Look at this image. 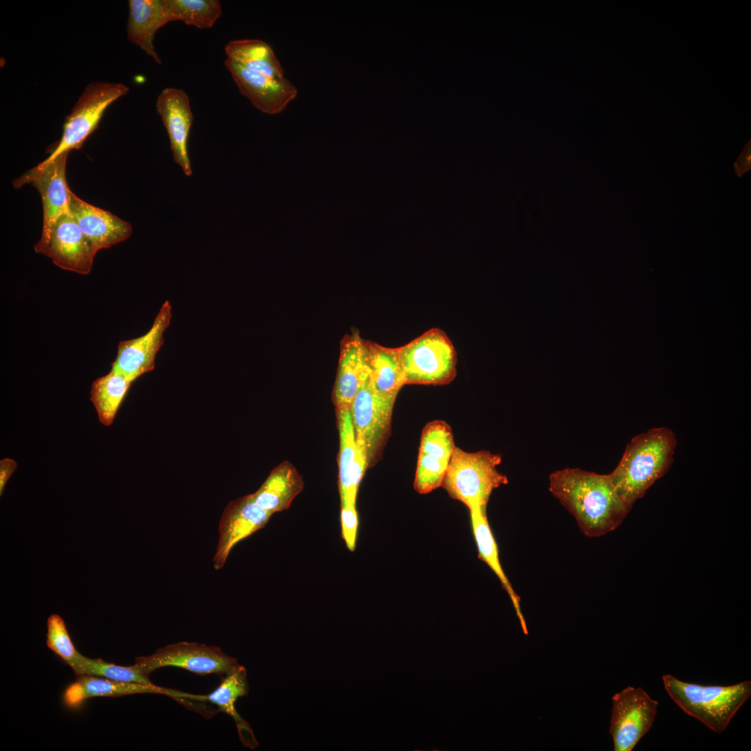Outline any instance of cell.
Returning a JSON list of instances; mask_svg holds the SVG:
<instances>
[{
  "instance_id": "cell-1",
  "label": "cell",
  "mask_w": 751,
  "mask_h": 751,
  "mask_svg": "<svg viewBox=\"0 0 751 751\" xmlns=\"http://www.w3.org/2000/svg\"><path fill=\"white\" fill-rule=\"evenodd\" d=\"M549 490L575 517L588 537L617 528L630 508L617 493L609 474L567 468L549 476Z\"/></svg>"
},
{
  "instance_id": "cell-2",
  "label": "cell",
  "mask_w": 751,
  "mask_h": 751,
  "mask_svg": "<svg viewBox=\"0 0 751 751\" xmlns=\"http://www.w3.org/2000/svg\"><path fill=\"white\" fill-rule=\"evenodd\" d=\"M676 446L674 433L665 427L651 428L628 444L618 465L609 476L630 508L666 473Z\"/></svg>"
},
{
  "instance_id": "cell-3",
  "label": "cell",
  "mask_w": 751,
  "mask_h": 751,
  "mask_svg": "<svg viewBox=\"0 0 751 751\" xmlns=\"http://www.w3.org/2000/svg\"><path fill=\"white\" fill-rule=\"evenodd\" d=\"M672 700L688 715L716 733L725 730L751 695V681L729 686H705L685 682L671 675L662 677Z\"/></svg>"
},
{
  "instance_id": "cell-4",
  "label": "cell",
  "mask_w": 751,
  "mask_h": 751,
  "mask_svg": "<svg viewBox=\"0 0 751 751\" xmlns=\"http://www.w3.org/2000/svg\"><path fill=\"white\" fill-rule=\"evenodd\" d=\"M501 462V455L488 451L470 453L455 447L442 486L469 511H486L492 491L508 482L496 469Z\"/></svg>"
},
{
  "instance_id": "cell-5",
  "label": "cell",
  "mask_w": 751,
  "mask_h": 751,
  "mask_svg": "<svg viewBox=\"0 0 751 751\" xmlns=\"http://www.w3.org/2000/svg\"><path fill=\"white\" fill-rule=\"evenodd\" d=\"M405 385H444L457 374V352L442 329L433 328L398 347Z\"/></svg>"
},
{
  "instance_id": "cell-6",
  "label": "cell",
  "mask_w": 751,
  "mask_h": 751,
  "mask_svg": "<svg viewBox=\"0 0 751 751\" xmlns=\"http://www.w3.org/2000/svg\"><path fill=\"white\" fill-rule=\"evenodd\" d=\"M396 398L376 391L369 377L351 404L356 441L368 468L378 462L389 437Z\"/></svg>"
},
{
  "instance_id": "cell-7",
  "label": "cell",
  "mask_w": 751,
  "mask_h": 751,
  "mask_svg": "<svg viewBox=\"0 0 751 751\" xmlns=\"http://www.w3.org/2000/svg\"><path fill=\"white\" fill-rule=\"evenodd\" d=\"M128 90L127 86L118 83L95 82L88 85L65 119L58 145L40 163L46 164L63 153L81 148L98 127L106 109Z\"/></svg>"
},
{
  "instance_id": "cell-8",
  "label": "cell",
  "mask_w": 751,
  "mask_h": 751,
  "mask_svg": "<svg viewBox=\"0 0 751 751\" xmlns=\"http://www.w3.org/2000/svg\"><path fill=\"white\" fill-rule=\"evenodd\" d=\"M609 733L615 751H631L652 727L658 702L641 687L628 686L612 697Z\"/></svg>"
},
{
  "instance_id": "cell-9",
  "label": "cell",
  "mask_w": 751,
  "mask_h": 751,
  "mask_svg": "<svg viewBox=\"0 0 751 751\" xmlns=\"http://www.w3.org/2000/svg\"><path fill=\"white\" fill-rule=\"evenodd\" d=\"M135 665L148 675L165 666L181 668L200 675H227L236 668L237 660L215 646L179 642L157 649L153 654L136 659Z\"/></svg>"
},
{
  "instance_id": "cell-10",
  "label": "cell",
  "mask_w": 751,
  "mask_h": 751,
  "mask_svg": "<svg viewBox=\"0 0 751 751\" xmlns=\"http://www.w3.org/2000/svg\"><path fill=\"white\" fill-rule=\"evenodd\" d=\"M68 154L69 152L63 153L46 164L39 163L13 182L15 188L31 184L40 194L43 207V225L40 239L35 245L45 243L58 220L70 212L71 191L65 177Z\"/></svg>"
},
{
  "instance_id": "cell-11",
  "label": "cell",
  "mask_w": 751,
  "mask_h": 751,
  "mask_svg": "<svg viewBox=\"0 0 751 751\" xmlns=\"http://www.w3.org/2000/svg\"><path fill=\"white\" fill-rule=\"evenodd\" d=\"M450 426L444 421L429 422L421 437L414 487L427 494L442 486L455 449Z\"/></svg>"
},
{
  "instance_id": "cell-12",
  "label": "cell",
  "mask_w": 751,
  "mask_h": 751,
  "mask_svg": "<svg viewBox=\"0 0 751 751\" xmlns=\"http://www.w3.org/2000/svg\"><path fill=\"white\" fill-rule=\"evenodd\" d=\"M34 250L50 258L59 268L81 275L91 271L98 252L70 212L58 220L48 241L43 245H34Z\"/></svg>"
},
{
  "instance_id": "cell-13",
  "label": "cell",
  "mask_w": 751,
  "mask_h": 751,
  "mask_svg": "<svg viewBox=\"0 0 751 751\" xmlns=\"http://www.w3.org/2000/svg\"><path fill=\"white\" fill-rule=\"evenodd\" d=\"M172 318V307L167 300L161 307L150 330L143 335L122 341L111 369L132 382L154 369L156 355L164 341L163 334Z\"/></svg>"
},
{
  "instance_id": "cell-14",
  "label": "cell",
  "mask_w": 751,
  "mask_h": 751,
  "mask_svg": "<svg viewBox=\"0 0 751 751\" xmlns=\"http://www.w3.org/2000/svg\"><path fill=\"white\" fill-rule=\"evenodd\" d=\"M225 65L239 92L264 113L278 114L297 97L298 89L285 77L277 79L253 72L227 58Z\"/></svg>"
},
{
  "instance_id": "cell-15",
  "label": "cell",
  "mask_w": 751,
  "mask_h": 751,
  "mask_svg": "<svg viewBox=\"0 0 751 751\" xmlns=\"http://www.w3.org/2000/svg\"><path fill=\"white\" fill-rule=\"evenodd\" d=\"M271 515L257 505L251 494L229 502L220 521L219 540L213 558L215 569H221L234 547L263 528Z\"/></svg>"
},
{
  "instance_id": "cell-16",
  "label": "cell",
  "mask_w": 751,
  "mask_h": 751,
  "mask_svg": "<svg viewBox=\"0 0 751 751\" xmlns=\"http://www.w3.org/2000/svg\"><path fill=\"white\" fill-rule=\"evenodd\" d=\"M369 375L367 340L355 330L346 334L340 343L339 364L332 391L336 410L350 409Z\"/></svg>"
},
{
  "instance_id": "cell-17",
  "label": "cell",
  "mask_w": 751,
  "mask_h": 751,
  "mask_svg": "<svg viewBox=\"0 0 751 751\" xmlns=\"http://www.w3.org/2000/svg\"><path fill=\"white\" fill-rule=\"evenodd\" d=\"M156 108L167 130L175 161L186 176H191L188 144L193 114L188 96L181 89L166 88L159 94Z\"/></svg>"
},
{
  "instance_id": "cell-18",
  "label": "cell",
  "mask_w": 751,
  "mask_h": 751,
  "mask_svg": "<svg viewBox=\"0 0 751 751\" xmlns=\"http://www.w3.org/2000/svg\"><path fill=\"white\" fill-rule=\"evenodd\" d=\"M70 211L77 225L99 251L127 240L131 225L110 211L93 206L71 191Z\"/></svg>"
},
{
  "instance_id": "cell-19",
  "label": "cell",
  "mask_w": 751,
  "mask_h": 751,
  "mask_svg": "<svg viewBox=\"0 0 751 751\" xmlns=\"http://www.w3.org/2000/svg\"><path fill=\"white\" fill-rule=\"evenodd\" d=\"M339 435L338 486L341 504L355 503L359 486L367 469L355 438L350 409L337 410Z\"/></svg>"
},
{
  "instance_id": "cell-20",
  "label": "cell",
  "mask_w": 751,
  "mask_h": 751,
  "mask_svg": "<svg viewBox=\"0 0 751 751\" xmlns=\"http://www.w3.org/2000/svg\"><path fill=\"white\" fill-rule=\"evenodd\" d=\"M138 693H157L173 698L195 699L196 695L165 688L156 685L118 681L88 675H76V679L65 691L63 701L68 707L79 706L94 697H119Z\"/></svg>"
},
{
  "instance_id": "cell-21",
  "label": "cell",
  "mask_w": 751,
  "mask_h": 751,
  "mask_svg": "<svg viewBox=\"0 0 751 751\" xmlns=\"http://www.w3.org/2000/svg\"><path fill=\"white\" fill-rule=\"evenodd\" d=\"M129 6L128 40L161 64L154 49V38L156 31L170 22L163 0H130Z\"/></svg>"
},
{
  "instance_id": "cell-22",
  "label": "cell",
  "mask_w": 751,
  "mask_h": 751,
  "mask_svg": "<svg viewBox=\"0 0 751 751\" xmlns=\"http://www.w3.org/2000/svg\"><path fill=\"white\" fill-rule=\"evenodd\" d=\"M303 487L301 475L293 465L285 461L273 469L251 495L257 505L273 515L287 510Z\"/></svg>"
},
{
  "instance_id": "cell-23",
  "label": "cell",
  "mask_w": 751,
  "mask_h": 751,
  "mask_svg": "<svg viewBox=\"0 0 751 751\" xmlns=\"http://www.w3.org/2000/svg\"><path fill=\"white\" fill-rule=\"evenodd\" d=\"M246 670L238 665L226 675L220 684L209 695H204L203 700L216 704L221 711L226 712L235 720L240 738L243 745L250 749L257 747L258 743L250 725L240 717L234 704L240 697L248 692Z\"/></svg>"
},
{
  "instance_id": "cell-24",
  "label": "cell",
  "mask_w": 751,
  "mask_h": 751,
  "mask_svg": "<svg viewBox=\"0 0 751 751\" xmlns=\"http://www.w3.org/2000/svg\"><path fill=\"white\" fill-rule=\"evenodd\" d=\"M369 379L376 391L396 397L405 385L398 348H389L367 340Z\"/></svg>"
},
{
  "instance_id": "cell-25",
  "label": "cell",
  "mask_w": 751,
  "mask_h": 751,
  "mask_svg": "<svg viewBox=\"0 0 751 751\" xmlns=\"http://www.w3.org/2000/svg\"><path fill=\"white\" fill-rule=\"evenodd\" d=\"M471 522L475 541L477 545L479 558L485 562L501 581L513 604L517 615L524 633L528 629L524 617L520 608L519 597L514 591L508 579L506 577L499 561L497 544L489 526L486 511L482 510H470Z\"/></svg>"
},
{
  "instance_id": "cell-26",
  "label": "cell",
  "mask_w": 751,
  "mask_h": 751,
  "mask_svg": "<svg viewBox=\"0 0 751 751\" xmlns=\"http://www.w3.org/2000/svg\"><path fill=\"white\" fill-rule=\"evenodd\" d=\"M225 51L227 59L246 69L270 77H284V70L273 49L262 40H231L226 45Z\"/></svg>"
},
{
  "instance_id": "cell-27",
  "label": "cell",
  "mask_w": 751,
  "mask_h": 751,
  "mask_svg": "<svg viewBox=\"0 0 751 751\" xmlns=\"http://www.w3.org/2000/svg\"><path fill=\"white\" fill-rule=\"evenodd\" d=\"M133 382L115 371L95 380L91 385L90 401L97 412L99 421L104 426L111 425L118 410Z\"/></svg>"
},
{
  "instance_id": "cell-28",
  "label": "cell",
  "mask_w": 751,
  "mask_h": 751,
  "mask_svg": "<svg viewBox=\"0 0 751 751\" xmlns=\"http://www.w3.org/2000/svg\"><path fill=\"white\" fill-rule=\"evenodd\" d=\"M169 22L182 21L199 29L212 27L222 15L218 0H163Z\"/></svg>"
},
{
  "instance_id": "cell-29",
  "label": "cell",
  "mask_w": 751,
  "mask_h": 751,
  "mask_svg": "<svg viewBox=\"0 0 751 751\" xmlns=\"http://www.w3.org/2000/svg\"><path fill=\"white\" fill-rule=\"evenodd\" d=\"M76 675H88L103 677L108 679L134 682L145 685H154L136 665L121 666L106 663L100 659H89L83 656L77 665L73 669Z\"/></svg>"
},
{
  "instance_id": "cell-30",
  "label": "cell",
  "mask_w": 751,
  "mask_h": 751,
  "mask_svg": "<svg viewBox=\"0 0 751 751\" xmlns=\"http://www.w3.org/2000/svg\"><path fill=\"white\" fill-rule=\"evenodd\" d=\"M47 645L73 670L83 655L74 646L62 617L51 615L47 620Z\"/></svg>"
},
{
  "instance_id": "cell-31",
  "label": "cell",
  "mask_w": 751,
  "mask_h": 751,
  "mask_svg": "<svg viewBox=\"0 0 751 751\" xmlns=\"http://www.w3.org/2000/svg\"><path fill=\"white\" fill-rule=\"evenodd\" d=\"M341 535L346 546L350 551H354L358 530V514L355 503L341 504Z\"/></svg>"
},
{
  "instance_id": "cell-32",
  "label": "cell",
  "mask_w": 751,
  "mask_h": 751,
  "mask_svg": "<svg viewBox=\"0 0 751 751\" xmlns=\"http://www.w3.org/2000/svg\"><path fill=\"white\" fill-rule=\"evenodd\" d=\"M735 172L740 177L748 172L751 169V147L750 140L746 143L744 149L734 163Z\"/></svg>"
},
{
  "instance_id": "cell-33",
  "label": "cell",
  "mask_w": 751,
  "mask_h": 751,
  "mask_svg": "<svg viewBox=\"0 0 751 751\" xmlns=\"http://www.w3.org/2000/svg\"><path fill=\"white\" fill-rule=\"evenodd\" d=\"M17 467V462L10 458H4L0 461V495L1 496L7 481Z\"/></svg>"
}]
</instances>
